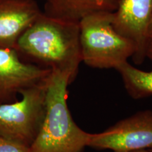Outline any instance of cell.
I'll return each mask as SVG.
<instances>
[{
    "mask_svg": "<svg viewBox=\"0 0 152 152\" xmlns=\"http://www.w3.org/2000/svg\"><path fill=\"white\" fill-rule=\"evenodd\" d=\"M25 61L77 75L82 61L80 22L68 21L42 12L21 35L14 48Z\"/></svg>",
    "mask_w": 152,
    "mask_h": 152,
    "instance_id": "obj_1",
    "label": "cell"
},
{
    "mask_svg": "<svg viewBox=\"0 0 152 152\" xmlns=\"http://www.w3.org/2000/svg\"><path fill=\"white\" fill-rule=\"evenodd\" d=\"M76 75L66 70L52 69L47 80L46 113L31 152H83L90 133L74 122L68 107V87Z\"/></svg>",
    "mask_w": 152,
    "mask_h": 152,
    "instance_id": "obj_2",
    "label": "cell"
},
{
    "mask_svg": "<svg viewBox=\"0 0 152 152\" xmlns=\"http://www.w3.org/2000/svg\"><path fill=\"white\" fill-rule=\"evenodd\" d=\"M113 12H97L80 21L82 61L94 68H116L135 54L134 42L118 33Z\"/></svg>",
    "mask_w": 152,
    "mask_h": 152,
    "instance_id": "obj_3",
    "label": "cell"
},
{
    "mask_svg": "<svg viewBox=\"0 0 152 152\" xmlns=\"http://www.w3.org/2000/svg\"><path fill=\"white\" fill-rule=\"evenodd\" d=\"M47 80L20 92V101L0 105V136L31 147L46 113Z\"/></svg>",
    "mask_w": 152,
    "mask_h": 152,
    "instance_id": "obj_4",
    "label": "cell"
},
{
    "mask_svg": "<svg viewBox=\"0 0 152 152\" xmlns=\"http://www.w3.org/2000/svg\"><path fill=\"white\" fill-rule=\"evenodd\" d=\"M87 147L130 152L152 148V111L137 112L103 132L91 134Z\"/></svg>",
    "mask_w": 152,
    "mask_h": 152,
    "instance_id": "obj_5",
    "label": "cell"
},
{
    "mask_svg": "<svg viewBox=\"0 0 152 152\" xmlns=\"http://www.w3.org/2000/svg\"><path fill=\"white\" fill-rule=\"evenodd\" d=\"M51 71L25 61L14 49H0V105L16 102L17 94L45 82Z\"/></svg>",
    "mask_w": 152,
    "mask_h": 152,
    "instance_id": "obj_6",
    "label": "cell"
},
{
    "mask_svg": "<svg viewBox=\"0 0 152 152\" xmlns=\"http://www.w3.org/2000/svg\"><path fill=\"white\" fill-rule=\"evenodd\" d=\"M151 18L152 0H120L117 9L113 12V28L135 45L132 58L137 65L147 58L148 30Z\"/></svg>",
    "mask_w": 152,
    "mask_h": 152,
    "instance_id": "obj_7",
    "label": "cell"
},
{
    "mask_svg": "<svg viewBox=\"0 0 152 152\" xmlns=\"http://www.w3.org/2000/svg\"><path fill=\"white\" fill-rule=\"evenodd\" d=\"M42 14L35 0H0V49H14Z\"/></svg>",
    "mask_w": 152,
    "mask_h": 152,
    "instance_id": "obj_8",
    "label": "cell"
},
{
    "mask_svg": "<svg viewBox=\"0 0 152 152\" xmlns=\"http://www.w3.org/2000/svg\"><path fill=\"white\" fill-rule=\"evenodd\" d=\"M120 0H46L44 14L68 21L80 22L97 12H114Z\"/></svg>",
    "mask_w": 152,
    "mask_h": 152,
    "instance_id": "obj_9",
    "label": "cell"
},
{
    "mask_svg": "<svg viewBox=\"0 0 152 152\" xmlns=\"http://www.w3.org/2000/svg\"><path fill=\"white\" fill-rule=\"evenodd\" d=\"M122 77L125 88L131 97L140 99L152 96V71L138 69L128 61L115 68Z\"/></svg>",
    "mask_w": 152,
    "mask_h": 152,
    "instance_id": "obj_10",
    "label": "cell"
},
{
    "mask_svg": "<svg viewBox=\"0 0 152 152\" xmlns=\"http://www.w3.org/2000/svg\"><path fill=\"white\" fill-rule=\"evenodd\" d=\"M0 152H31L30 147L0 136Z\"/></svg>",
    "mask_w": 152,
    "mask_h": 152,
    "instance_id": "obj_11",
    "label": "cell"
},
{
    "mask_svg": "<svg viewBox=\"0 0 152 152\" xmlns=\"http://www.w3.org/2000/svg\"><path fill=\"white\" fill-rule=\"evenodd\" d=\"M146 57L152 61V36L149 37L148 39L147 49H146Z\"/></svg>",
    "mask_w": 152,
    "mask_h": 152,
    "instance_id": "obj_12",
    "label": "cell"
},
{
    "mask_svg": "<svg viewBox=\"0 0 152 152\" xmlns=\"http://www.w3.org/2000/svg\"><path fill=\"white\" fill-rule=\"evenodd\" d=\"M148 35H149V37L152 36V18L151 21H150L149 26V30H148Z\"/></svg>",
    "mask_w": 152,
    "mask_h": 152,
    "instance_id": "obj_13",
    "label": "cell"
},
{
    "mask_svg": "<svg viewBox=\"0 0 152 152\" xmlns=\"http://www.w3.org/2000/svg\"><path fill=\"white\" fill-rule=\"evenodd\" d=\"M130 152H149L147 149H141V150H136V151H132Z\"/></svg>",
    "mask_w": 152,
    "mask_h": 152,
    "instance_id": "obj_14",
    "label": "cell"
},
{
    "mask_svg": "<svg viewBox=\"0 0 152 152\" xmlns=\"http://www.w3.org/2000/svg\"><path fill=\"white\" fill-rule=\"evenodd\" d=\"M148 151H149V152H152V148H151V149H147Z\"/></svg>",
    "mask_w": 152,
    "mask_h": 152,
    "instance_id": "obj_15",
    "label": "cell"
}]
</instances>
